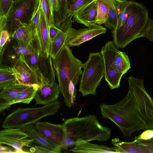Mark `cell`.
<instances>
[{
  "label": "cell",
  "mask_w": 153,
  "mask_h": 153,
  "mask_svg": "<svg viewBox=\"0 0 153 153\" xmlns=\"http://www.w3.org/2000/svg\"><path fill=\"white\" fill-rule=\"evenodd\" d=\"M54 14L56 13L59 10L57 0H50Z\"/></svg>",
  "instance_id": "43"
},
{
  "label": "cell",
  "mask_w": 153,
  "mask_h": 153,
  "mask_svg": "<svg viewBox=\"0 0 153 153\" xmlns=\"http://www.w3.org/2000/svg\"><path fill=\"white\" fill-rule=\"evenodd\" d=\"M60 92L58 84L43 82L38 88L34 100L36 104L45 105L57 101Z\"/></svg>",
  "instance_id": "14"
},
{
  "label": "cell",
  "mask_w": 153,
  "mask_h": 153,
  "mask_svg": "<svg viewBox=\"0 0 153 153\" xmlns=\"http://www.w3.org/2000/svg\"><path fill=\"white\" fill-rule=\"evenodd\" d=\"M6 16H0V32L3 30H6Z\"/></svg>",
  "instance_id": "42"
},
{
  "label": "cell",
  "mask_w": 153,
  "mask_h": 153,
  "mask_svg": "<svg viewBox=\"0 0 153 153\" xmlns=\"http://www.w3.org/2000/svg\"><path fill=\"white\" fill-rule=\"evenodd\" d=\"M153 137V129H149L146 130L140 135L136 136L134 140H148Z\"/></svg>",
  "instance_id": "38"
},
{
  "label": "cell",
  "mask_w": 153,
  "mask_h": 153,
  "mask_svg": "<svg viewBox=\"0 0 153 153\" xmlns=\"http://www.w3.org/2000/svg\"><path fill=\"white\" fill-rule=\"evenodd\" d=\"M74 0H68V7L69 5Z\"/></svg>",
  "instance_id": "45"
},
{
  "label": "cell",
  "mask_w": 153,
  "mask_h": 153,
  "mask_svg": "<svg viewBox=\"0 0 153 153\" xmlns=\"http://www.w3.org/2000/svg\"><path fill=\"white\" fill-rule=\"evenodd\" d=\"M0 153H16L15 150H12L10 148L1 146L0 144Z\"/></svg>",
  "instance_id": "44"
},
{
  "label": "cell",
  "mask_w": 153,
  "mask_h": 153,
  "mask_svg": "<svg viewBox=\"0 0 153 153\" xmlns=\"http://www.w3.org/2000/svg\"><path fill=\"white\" fill-rule=\"evenodd\" d=\"M24 56L27 63L31 68L35 72L42 84L43 79L39 67V53L36 46H35L32 53L24 55Z\"/></svg>",
  "instance_id": "28"
},
{
  "label": "cell",
  "mask_w": 153,
  "mask_h": 153,
  "mask_svg": "<svg viewBox=\"0 0 153 153\" xmlns=\"http://www.w3.org/2000/svg\"><path fill=\"white\" fill-rule=\"evenodd\" d=\"M119 51L112 41H108L100 51L104 62L105 79L111 90L120 86L123 75L118 71L115 64V57Z\"/></svg>",
  "instance_id": "8"
},
{
  "label": "cell",
  "mask_w": 153,
  "mask_h": 153,
  "mask_svg": "<svg viewBox=\"0 0 153 153\" xmlns=\"http://www.w3.org/2000/svg\"><path fill=\"white\" fill-rule=\"evenodd\" d=\"M108 10V19L105 26L112 30L115 29L118 23V17L114 0H106Z\"/></svg>",
  "instance_id": "26"
},
{
  "label": "cell",
  "mask_w": 153,
  "mask_h": 153,
  "mask_svg": "<svg viewBox=\"0 0 153 153\" xmlns=\"http://www.w3.org/2000/svg\"><path fill=\"white\" fill-rule=\"evenodd\" d=\"M83 68L80 80L79 91L83 97L95 95L96 89L105 75L104 60L101 52L91 53Z\"/></svg>",
  "instance_id": "6"
},
{
  "label": "cell",
  "mask_w": 153,
  "mask_h": 153,
  "mask_svg": "<svg viewBox=\"0 0 153 153\" xmlns=\"http://www.w3.org/2000/svg\"><path fill=\"white\" fill-rule=\"evenodd\" d=\"M138 140L145 146L149 150L150 153H153V137L148 140Z\"/></svg>",
  "instance_id": "41"
},
{
  "label": "cell",
  "mask_w": 153,
  "mask_h": 153,
  "mask_svg": "<svg viewBox=\"0 0 153 153\" xmlns=\"http://www.w3.org/2000/svg\"><path fill=\"white\" fill-rule=\"evenodd\" d=\"M118 17V23L117 28L121 27L129 15L131 7V1L114 0Z\"/></svg>",
  "instance_id": "24"
},
{
  "label": "cell",
  "mask_w": 153,
  "mask_h": 153,
  "mask_svg": "<svg viewBox=\"0 0 153 153\" xmlns=\"http://www.w3.org/2000/svg\"><path fill=\"white\" fill-rule=\"evenodd\" d=\"M69 151L80 153H118L117 149L114 146L109 147L105 145L92 143L81 139L76 140L75 147Z\"/></svg>",
  "instance_id": "19"
},
{
  "label": "cell",
  "mask_w": 153,
  "mask_h": 153,
  "mask_svg": "<svg viewBox=\"0 0 153 153\" xmlns=\"http://www.w3.org/2000/svg\"><path fill=\"white\" fill-rule=\"evenodd\" d=\"M115 62L117 69L123 75L131 68L130 59L124 52L119 51L116 56Z\"/></svg>",
  "instance_id": "29"
},
{
  "label": "cell",
  "mask_w": 153,
  "mask_h": 153,
  "mask_svg": "<svg viewBox=\"0 0 153 153\" xmlns=\"http://www.w3.org/2000/svg\"><path fill=\"white\" fill-rule=\"evenodd\" d=\"M29 24L22 25L16 29L10 35V38L22 46L34 45L35 40Z\"/></svg>",
  "instance_id": "21"
},
{
  "label": "cell",
  "mask_w": 153,
  "mask_h": 153,
  "mask_svg": "<svg viewBox=\"0 0 153 153\" xmlns=\"http://www.w3.org/2000/svg\"><path fill=\"white\" fill-rule=\"evenodd\" d=\"M30 86L21 84L17 82L1 90L0 93V112L4 111L12 105V104L20 93Z\"/></svg>",
  "instance_id": "15"
},
{
  "label": "cell",
  "mask_w": 153,
  "mask_h": 153,
  "mask_svg": "<svg viewBox=\"0 0 153 153\" xmlns=\"http://www.w3.org/2000/svg\"><path fill=\"white\" fill-rule=\"evenodd\" d=\"M38 88L33 86H30L20 93L19 97L12 103V105L20 103H30L34 99Z\"/></svg>",
  "instance_id": "31"
},
{
  "label": "cell",
  "mask_w": 153,
  "mask_h": 153,
  "mask_svg": "<svg viewBox=\"0 0 153 153\" xmlns=\"http://www.w3.org/2000/svg\"><path fill=\"white\" fill-rule=\"evenodd\" d=\"M149 18L146 7L131 1L128 17L121 27L112 31L113 42L117 48L123 49L134 40L145 37Z\"/></svg>",
  "instance_id": "3"
},
{
  "label": "cell",
  "mask_w": 153,
  "mask_h": 153,
  "mask_svg": "<svg viewBox=\"0 0 153 153\" xmlns=\"http://www.w3.org/2000/svg\"><path fill=\"white\" fill-rule=\"evenodd\" d=\"M97 9L96 0H93L79 10L73 16V20L87 27L97 24L96 19Z\"/></svg>",
  "instance_id": "17"
},
{
  "label": "cell",
  "mask_w": 153,
  "mask_h": 153,
  "mask_svg": "<svg viewBox=\"0 0 153 153\" xmlns=\"http://www.w3.org/2000/svg\"><path fill=\"white\" fill-rule=\"evenodd\" d=\"M40 4V3H39ZM40 5L39 20L35 38V43L39 55L48 57L51 42L49 36V27L45 15Z\"/></svg>",
  "instance_id": "13"
},
{
  "label": "cell",
  "mask_w": 153,
  "mask_h": 153,
  "mask_svg": "<svg viewBox=\"0 0 153 153\" xmlns=\"http://www.w3.org/2000/svg\"><path fill=\"white\" fill-rule=\"evenodd\" d=\"M145 37L153 42V19H149L145 30Z\"/></svg>",
  "instance_id": "37"
},
{
  "label": "cell",
  "mask_w": 153,
  "mask_h": 153,
  "mask_svg": "<svg viewBox=\"0 0 153 153\" xmlns=\"http://www.w3.org/2000/svg\"><path fill=\"white\" fill-rule=\"evenodd\" d=\"M22 129L28 135L29 138L33 140V143L53 151L55 153L62 152V149L39 132L34 124L28 125Z\"/></svg>",
  "instance_id": "18"
},
{
  "label": "cell",
  "mask_w": 153,
  "mask_h": 153,
  "mask_svg": "<svg viewBox=\"0 0 153 153\" xmlns=\"http://www.w3.org/2000/svg\"><path fill=\"white\" fill-rule=\"evenodd\" d=\"M59 10L54 14L55 25L59 27L67 19L68 10V0H57Z\"/></svg>",
  "instance_id": "27"
},
{
  "label": "cell",
  "mask_w": 153,
  "mask_h": 153,
  "mask_svg": "<svg viewBox=\"0 0 153 153\" xmlns=\"http://www.w3.org/2000/svg\"><path fill=\"white\" fill-rule=\"evenodd\" d=\"M49 27V36L51 42L53 40L59 31V27H56L55 25H53Z\"/></svg>",
  "instance_id": "39"
},
{
  "label": "cell",
  "mask_w": 153,
  "mask_h": 153,
  "mask_svg": "<svg viewBox=\"0 0 153 153\" xmlns=\"http://www.w3.org/2000/svg\"><path fill=\"white\" fill-rule=\"evenodd\" d=\"M11 63L19 83L37 88L41 85L42 83L37 75L27 63L24 55H20Z\"/></svg>",
  "instance_id": "12"
},
{
  "label": "cell",
  "mask_w": 153,
  "mask_h": 153,
  "mask_svg": "<svg viewBox=\"0 0 153 153\" xmlns=\"http://www.w3.org/2000/svg\"><path fill=\"white\" fill-rule=\"evenodd\" d=\"M18 0H13V2L16 1H17Z\"/></svg>",
  "instance_id": "46"
},
{
  "label": "cell",
  "mask_w": 153,
  "mask_h": 153,
  "mask_svg": "<svg viewBox=\"0 0 153 153\" xmlns=\"http://www.w3.org/2000/svg\"><path fill=\"white\" fill-rule=\"evenodd\" d=\"M52 61L60 93L65 105L71 108L76 101V87L82 74L83 64L74 56L70 47L66 45L63 46Z\"/></svg>",
  "instance_id": "2"
},
{
  "label": "cell",
  "mask_w": 153,
  "mask_h": 153,
  "mask_svg": "<svg viewBox=\"0 0 153 153\" xmlns=\"http://www.w3.org/2000/svg\"><path fill=\"white\" fill-rule=\"evenodd\" d=\"M39 3L48 25H55L54 13L50 0H39Z\"/></svg>",
  "instance_id": "32"
},
{
  "label": "cell",
  "mask_w": 153,
  "mask_h": 153,
  "mask_svg": "<svg viewBox=\"0 0 153 153\" xmlns=\"http://www.w3.org/2000/svg\"><path fill=\"white\" fill-rule=\"evenodd\" d=\"M39 4V0H18L13 4L6 15V30L10 36L16 29L29 24Z\"/></svg>",
  "instance_id": "7"
},
{
  "label": "cell",
  "mask_w": 153,
  "mask_h": 153,
  "mask_svg": "<svg viewBox=\"0 0 153 153\" xmlns=\"http://www.w3.org/2000/svg\"><path fill=\"white\" fill-rule=\"evenodd\" d=\"M18 82L15 72L11 66L0 68V89L1 90Z\"/></svg>",
  "instance_id": "25"
},
{
  "label": "cell",
  "mask_w": 153,
  "mask_h": 153,
  "mask_svg": "<svg viewBox=\"0 0 153 153\" xmlns=\"http://www.w3.org/2000/svg\"><path fill=\"white\" fill-rule=\"evenodd\" d=\"M8 45L6 47V55L8 60L11 63L20 55H25L32 53L35 46L34 45L27 46L21 45L11 38L9 41Z\"/></svg>",
  "instance_id": "22"
},
{
  "label": "cell",
  "mask_w": 153,
  "mask_h": 153,
  "mask_svg": "<svg viewBox=\"0 0 153 153\" xmlns=\"http://www.w3.org/2000/svg\"><path fill=\"white\" fill-rule=\"evenodd\" d=\"M107 30L106 28L98 24L78 29L71 27L67 35L65 45L69 47L79 46L99 35L105 33Z\"/></svg>",
  "instance_id": "11"
},
{
  "label": "cell",
  "mask_w": 153,
  "mask_h": 153,
  "mask_svg": "<svg viewBox=\"0 0 153 153\" xmlns=\"http://www.w3.org/2000/svg\"><path fill=\"white\" fill-rule=\"evenodd\" d=\"M126 96L114 104L103 103L100 106L104 119H108L130 137L134 132L153 128V99L146 90L144 79L130 76Z\"/></svg>",
  "instance_id": "1"
},
{
  "label": "cell",
  "mask_w": 153,
  "mask_h": 153,
  "mask_svg": "<svg viewBox=\"0 0 153 153\" xmlns=\"http://www.w3.org/2000/svg\"><path fill=\"white\" fill-rule=\"evenodd\" d=\"M62 104L57 100L39 107L15 108L5 118L1 127L4 128L22 129L28 125L35 124L44 118L56 114Z\"/></svg>",
  "instance_id": "5"
},
{
  "label": "cell",
  "mask_w": 153,
  "mask_h": 153,
  "mask_svg": "<svg viewBox=\"0 0 153 153\" xmlns=\"http://www.w3.org/2000/svg\"><path fill=\"white\" fill-rule=\"evenodd\" d=\"M33 140L22 129L4 128L0 131V144H5L12 147L16 153H24L25 147H31Z\"/></svg>",
  "instance_id": "10"
},
{
  "label": "cell",
  "mask_w": 153,
  "mask_h": 153,
  "mask_svg": "<svg viewBox=\"0 0 153 153\" xmlns=\"http://www.w3.org/2000/svg\"><path fill=\"white\" fill-rule=\"evenodd\" d=\"M92 0H74L69 5L68 18L72 17L79 10Z\"/></svg>",
  "instance_id": "33"
},
{
  "label": "cell",
  "mask_w": 153,
  "mask_h": 153,
  "mask_svg": "<svg viewBox=\"0 0 153 153\" xmlns=\"http://www.w3.org/2000/svg\"><path fill=\"white\" fill-rule=\"evenodd\" d=\"M38 64L42 76V82H47L53 83L55 82L56 73L51 56H50L48 57H45L39 55Z\"/></svg>",
  "instance_id": "23"
},
{
  "label": "cell",
  "mask_w": 153,
  "mask_h": 153,
  "mask_svg": "<svg viewBox=\"0 0 153 153\" xmlns=\"http://www.w3.org/2000/svg\"><path fill=\"white\" fill-rule=\"evenodd\" d=\"M13 0H0V14L6 16L13 4Z\"/></svg>",
  "instance_id": "35"
},
{
  "label": "cell",
  "mask_w": 153,
  "mask_h": 153,
  "mask_svg": "<svg viewBox=\"0 0 153 153\" xmlns=\"http://www.w3.org/2000/svg\"><path fill=\"white\" fill-rule=\"evenodd\" d=\"M0 32V53L2 51L5 44L7 43L8 40L10 38V36L8 31L4 30Z\"/></svg>",
  "instance_id": "36"
},
{
  "label": "cell",
  "mask_w": 153,
  "mask_h": 153,
  "mask_svg": "<svg viewBox=\"0 0 153 153\" xmlns=\"http://www.w3.org/2000/svg\"><path fill=\"white\" fill-rule=\"evenodd\" d=\"M111 142L116 148L118 153H150L145 146L138 140L126 142L120 141L119 139L115 138L111 140Z\"/></svg>",
  "instance_id": "20"
},
{
  "label": "cell",
  "mask_w": 153,
  "mask_h": 153,
  "mask_svg": "<svg viewBox=\"0 0 153 153\" xmlns=\"http://www.w3.org/2000/svg\"><path fill=\"white\" fill-rule=\"evenodd\" d=\"M38 131L52 142L67 150L68 146V134L65 126L62 124H55L45 121H39L35 124Z\"/></svg>",
  "instance_id": "9"
},
{
  "label": "cell",
  "mask_w": 153,
  "mask_h": 153,
  "mask_svg": "<svg viewBox=\"0 0 153 153\" xmlns=\"http://www.w3.org/2000/svg\"><path fill=\"white\" fill-rule=\"evenodd\" d=\"M62 124L66 128L68 137L76 140L105 142L111 136L110 128L101 125L94 114L67 118Z\"/></svg>",
  "instance_id": "4"
},
{
  "label": "cell",
  "mask_w": 153,
  "mask_h": 153,
  "mask_svg": "<svg viewBox=\"0 0 153 153\" xmlns=\"http://www.w3.org/2000/svg\"><path fill=\"white\" fill-rule=\"evenodd\" d=\"M73 23L72 17H68L59 27V31L51 43L49 54L52 59L56 57L65 45L67 35L72 27Z\"/></svg>",
  "instance_id": "16"
},
{
  "label": "cell",
  "mask_w": 153,
  "mask_h": 153,
  "mask_svg": "<svg viewBox=\"0 0 153 153\" xmlns=\"http://www.w3.org/2000/svg\"><path fill=\"white\" fill-rule=\"evenodd\" d=\"M40 14V5L39 4V7L29 24L31 30L34 36L35 41L37 30L39 20Z\"/></svg>",
  "instance_id": "34"
},
{
  "label": "cell",
  "mask_w": 153,
  "mask_h": 153,
  "mask_svg": "<svg viewBox=\"0 0 153 153\" xmlns=\"http://www.w3.org/2000/svg\"><path fill=\"white\" fill-rule=\"evenodd\" d=\"M31 152L38 153H55L49 149L41 146H35L34 148L30 149Z\"/></svg>",
  "instance_id": "40"
},
{
  "label": "cell",
  "mask_w": 153,
  "mask_h": 153,
  "mask_svg": "<svg viewBox=\"0 0 153 153\" xmlns=\"http://www.w3.org/2000/svg\"><path fill=\"white\" fill-rule=\"evenodd\" d=\"M97 14L96 19L97 24L104 25L108 19V10L106 0H96Z\"/></svg>",
  "instance_id": "30"
}]
</instances>
